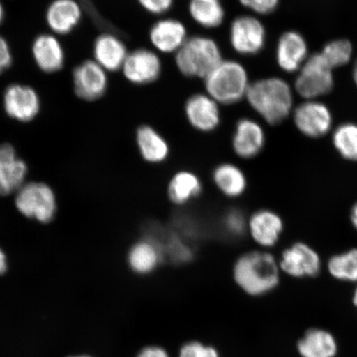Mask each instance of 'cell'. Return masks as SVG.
Listing matches in <instances>:
<instances>
[{
  "label": "cell",
  "mask_w": 357,
  "mask_h": 357,
  "mask_svg": "<svg viewBox=\"0 0 357 357\" xmlns=\"http://www.w3.org/2000/svg\"><path fill=\"white\" fill-rule=\"evenodd\" d=\"M279 263L272 254L251 251L243 254L234 263L233 278L240 289L250 296L269 294L280 283Z\"/></svg>",
  "instance_id": "obj_1"
},
{
  "label": "cell",
  "mask_w": 357,
  "mask_h": 357,
  "mask_svg": "<svg viewBox=\"0 0 357 357\" xmlns=\"http://www.w3.org/2000/svg\"><path fill=\"white\" fill-rule=\"evenodd\" d=\"M248 101L268 123L275 125L284 121L292 107V93L284 80L270 78L250 84Z\"/></svg>",
  "instance_id": "obj_2"
},
{
  "label": "cell",
  "mask_w": 357,
  "mask_h": 357,
  "mask_svg": "<svg viewBox=\"0 0 357 357\" xmlns=\"http://www.w3.org/2000/svg\"><path fill=\"white\" fill-rule=\"evenodd\" d=\"M205 79L208 95L218 105H233L247 96L250 86L247 70L234 61H222Z\"/></svg>",
  "instance_id": "obj_3"
},
{
  "label": "cell",
  "mask_w": 357,
  "mask_h": 357,
  "mask_svg": "<svg viewBox=\"0 0 357 357\" xmlns=\"http://www.w3.org/2000/svg\"><path fill=\"white\" fill-rule=\"evenodd\" d=\"M222 61L217 43L201 36L187 38L176 55L178 69L189 77L206 78Z\"/></svg>",
  "instance_id": "obj_4"
},
{
  "label": "cell",
  "mask_w": 357,
  "mask_h": 357,
  "mask_svg": "<svg viewBox=\"0 0 357 357\" xmlns=\"http://www.w3.org/2000/svg\"><path fill=\"white\" fill-rule=\"evenodd\" d=\"M16 206L26 217L46 223L54 218L56 198L48 185L42 183H29L17 190Z\"/></svg>",
  "instance_id": "obj_5"
},
{
  "label": "cell",
  "mask_w": 357,
  "mask_h": 357,
  "mask_svg": "<svg viewBox=\"0 0 357 357\" xmlns=\"http://www.w3.org/2000/svg\"><path fill=\"white\" fill-rule=\"evenodd\" d=\"M333 86L332 68L321 53L312 55L303 66L296 87L303 98L311 99L331 91Z\"/></svg>",
  "instance_id": "obj_6"
},
{
  "label": "cell",
  "mask_w": 357,
  "mask_h": 357,
  "mask_svg": "<svg viewBox=\"0 0 357 357\" xmlns=\"http://www.w3.org/2000/svg\"><path fill=\"white\" fill-rule=\"evenodd\" d=\"M278 263L280 271L294 278H315L322 268L319 253L310 245L301 242L284 250Z\"/></svg>",
  "instance_id": "obj_7"
},
{
  "label": "cell",
  "mask_w": 357,
  "mask_h": 357,
  "mask_svg": "<svg viewBox=\"0 0 357 357\" xmlns=\"http://www.w3.org/2000/svg\"><path fill=\"white\" fill-rule=\"evenodd\" d=\"M230 41L234 50L242 55H255L266 42L264 26L256 17H236L231 26Z\"/></svg>",
  "instance_id": "obj_8"
},
{
  "label": "cell",
  "mask_w": 357,
  "mask_h": 357,
  "mask_svg": "<svg viewBox=\"0 0 357 357\" xmlns=\"http://www.w3.org/2000/svg\"><path fill=\"white\" fill-rule=\"evenodd\" d=\"M75 92L82 100L93 101L100 99L108 87L106 70L96 61H86L74 70Z\"/></svg>",
  "instance_id": "obj_9"
},
{
  "label": "cell",
  "mask_w": 357,
  "mask_h": 357,
  "mask_svg": "<svg viewBox=\"0 0 357 357\" xmlns=\"http://www.w3.org/2000/svg\"><path fill=\"white\" fill-rule=\"evenodd\" d=\"M284 231V221L271 209H259L248 220V233L263 248L275 247Z\"/></svg>",
  "instance_id": "obj_10"
},
{
  "label": "cell",
  "mask_w": 357,
  "mask_h": 357,
  "mask_svg": "<svg viewBox=\"0 0 357 357\" xmlns=\"http://www.w3.org/2000/svg\"><path fill=\"white\" fill-rule=\"evenodd\" d=\"M3 106L12 119L29 122L39 113L40 99L32 87L15 84L4 93Z\"/></svg>",
  "instance_id": "obj_11"
},
{
  "label": "cell",
  "mask_w": 357,
  "mask_h": 357,
  "mask_svg": "<svg viewBox=\"0 0 357 357\" xmlns=\"http://www.w3.org/2000/svg\"><path fill=\"white\" fill-rule=\"evenodd\" d=\"M124 77L136 84L153 82L162 71V63L155 52L147 49H137L128 53L122 67Z\"/></svg>",
  "instance_id": "obj_12"
},
{
  "label": "cell",
  "mask_w": 357,
  "mask_h": 357,
  "mask_svg": "<svg viewBox=\"0 0 357 357\" xmlns=\"http://www.w3.org/2000/svg\"><path fill=\"white\" fill-rule=\"evenodd\" d=\"M294 123L303 135L319 138L327 134L332 126V116L327 107L318 102H307L294 113Z\"/></svg>",
  "instance_id": "obj_13"
},
{
  "label": "cell",
  "mask_w": 357,
  "mask_h": 357,
  "mask_svg": "<svg viewBox=\"0 0 357 357\" xmlns=\"http://www.w3.org/2000/svg\"><path fill=\"white\" fill-rule=\"evenodd\" d=\"M185 114L191 126L200 132H212L220 123V110L218 102L204 93H197L187 100Z\"/></svg>",
  "instance_id": "obj_14"
},
{
  "label": "cell",
  "mask_w": 357,
  "mask_h": 357,
  "mask_svg": "<svg viewBox=\"0 0 357 357\" xmlns=\"http://www.w3.org/2000/svg\"><path fill=\"white\" fill-rule=\"evenodd\" d=\"M265 141V132L261 125L252 119H243L236 124L231 144L239 158L249 160L261 153Z\"/></svg>",
  "instance_id": "obj_15"
},
{
  "label": "cell",
  "mask_w": 357,
  "mask_h": 357,
  "mask_svg": "<svg viewBox=\"0 0 357 357\" xmlns=\"http://www.w3.org/2000/svg\"><path fill=\"white\" fill-rule=\"evenodd\" d=\"M26 164L17 158L11 145H0V195L19 190L26 176Z\"/></svg>",
  "instance_id": "obj_16"
},
{
  "label": "cell",
  "mask_w": 357,
  "mask_h": 357,
  "mask_svg": "<svg viewBox=\"0 0 357 357\" xmlns=\"http://www.w3.org/2000/svg\"><path fill=\"white\" fill-rule=\"evenodd\" d=\"M164 257L162 248L153 239L138 241L132 245L128 253V264L137 275L153 273L162 262Z\"/></svg>",
  "instance_id": "obj_17"
},
{
  "label": "cell",
  "mask_w": 357,
  "mask_h": 357,
  "mask_svg": "<svg viewBox=\"0 0 357 357\" xmlns=\"http://www.w3.org/2000/svg\"><path fill=\"white\" fill-rule=\"evenodd\" d=\"M150 40L156 50L163 53L177 52L187 40V31L180 21L160 20L150 31Z\"/></svg>",
  "instance_id": "obj_18"
},
{
  "label": "cell",
  "mask_w": 357,
  "mask_h": 357,
  "mask_svg": "<svg viewBox=\"0 0 357 357\" xmlns=\"http://www.w3.org/2000/svg\"><path fill=\"white\" fill-rule=\"evenodd\" d=\"M82 11L75 0H54L47 11V22L52 32L68 34L82 20Z\"/></svg>",
  "instance_id": "obj_19"
},
{
  "label": "cell",
  "mask_w": 357,
  "mask_h": 357,
  "mask_svg": "<svg viewBox=\"0 0 357 357\" xmlns=\"http://www.w3.org/2000/svg\"><path fill=\"white\" fill-rule=\"evenodd\" d=\"M36 64L46 73H56L63 67L65 54L61 44L54 36L40 35L33 45Z\"/></svg>",
  "instance_id": "obj_20"
},
{
  "label": "cell",
  "mask_w": 357,
  "mask_h": 357,
  "mask_svg": "<svg viewBox=\"0 0 357 357\" xmlns=\"http://www.w3.org/2000/svg\"><path fill=\"white\" fill-rule=\"evenodd\" d=\"M212 178L225 197L238 199L245 194L248 188V178L239 167L234 163L225 162L213 169Z\"/></svg>",
  "instance_id": "obj_21"
},
{
  "label": "cell",
  "mask_w": 357,
  "mask_h": 357,
  "mask_svg": "<svg viewBox=\"0 0 357 357\" xmlns=\"http://www.w3.org/2000/svg\"><path fill=\"white\" fill-rule=\"evenodd\" d=\"M128 53L121 40L112 34H102L96 39L93 47L96 61L109 71L122 69Z\"/></svg>",
  "instance_id": "obj_22"
},
{
  "label": "cell",
  "mask_w": 357,
  "mask_h": 357,
  "mask_svg": "<svg viewBox=\"0 0 357 357\" xmlns=\"http://www.w3.org/2000/svg\"><path fill=\"white\" fill-rule=\"evenodd\" d=\"M136 142L142 158L150 164L166 162L169 155L167 142L153 128L144 125L137 129Z\"/></svg>",
  "instance_id": "obj_23"
},
{
  "label": "cell",
  "mask_w": 357,
  "mask_h": 357,
  "mask_svg": "<svg viewBox=\"0 0 357 357\" xmlns=\"http://www.w3.org/2000/svg\"><path fill=\"white\" fill-rule=\"evenodd\" d=\"M298 354L302 357H335L337 342L331 333L321 328H311L298 342Z\"/></svg>",
  "instance_id": "obj_24"
},
{
  "label": "cell",
  "mask_w": 357,
  "mask_h": 357,
  "mask_svg": "<svg viewBox=\"0 0 357 357\" xmlns=\"http://www.w3.org/2000/svg\"><path fill=\"white\" fill-rule=\"evenodd\" d=\"M307 52L305 38L296 32H288L280 38L278 46L279 66L287 73H293L301 66L305 59Z\"/></svg>",
  "instance_id": "obj_25"
},
{
  "label": "cell",
  "mask_w": 357,
  "mask_h": 357,
  "mask_svg": "<svg viewBox=\"0 0 357 357\" xmlns=\"http://www.w3.org/2000/svg\"><path fill=\"white\" fill-rule=\"evenodd\" d=\"M203 191V184L195 173L181 171L174 175L169 181L167 195L176 205H185L197 199Z\"/></svg>",
  "instance_id": "obj_26"
},
{
  "label": "cell",
  "mask_w": 357,
  "mask_h": 357,
  "mask_svg": "<svg viewBox=\"0 0 357 357\" xmlns=\"http://www.w3.org/2000/svg\"><path fill=\"white\" fill-rule=\"evenodd\" d=\"M189 10L193 20L204 28H217L225 19L221 0H190Z\"/></svg>",
  "instance_id": "obj_27"
},
{
  "label": "cell",
  "mask_w": 357,
  "mask_h": 357,
  "mask_svg": "<svg viewBox=\"0 0 357 357\" xmlns=\"http://www.w3.org/2000/svg\"><path fill=\"white\" fill-rule=\"evenodd\" d=\"M327 267L333 278L344 282H357V248L330 257Z\"/></svg>",
  "instance_id": "obj_28"
},
{
  "label": "cell",
  "mask_w": 357,
  "mask_h": 357,
  "mask_svg": "<svg viewBox=\"0 0 357 357\" xmlns=\"http://www.w3.org/2000/svg\"><path fill=\"white\" fill-rule=\"evenodd\" d=\"M333 142L343 159L357 162V125H340L333 133Z\"/></svg>",
  "instance_id": "obj_29"
},
{
  "label": "cell",
  "mask_w": 357,
  "mask_h": 357,
  "mask_svg": "<svg viewBox=\"0 0 357 357\" xmlns=\"http://www.w3.org/2000/svg\"><path fill=\"white\" fill-rule=\"evenodd\" d=\"M352 47L347 40H337L326 45L321 53L330 67L342 66L349 61L351 56Z\"/></svg>",
  "instance_id": "obj_30"
},
{
  "label": "cell",
  "mask_w": 357,
  "mask_h": 357,
  "mask_svg": "<svg viewBox=\"0 0 357 357\" xmlns=\"http://www.w3.org/2000/svg\"><path fill=\"white\" fill-rule=\"evenodd\" d=\"M248 220L243 211L239 209H231L223 218L225 230L234 238H241L248 233Z\"/></svg>",
  "instance_id": "obj_31"
},
{
  "label": "cell",
  "mask_w": 357,
  "mask_h": 357,
  "mask_svg": "<svg viewBox=\"0 0 357 357\" xmlns=\"http://www.w3.org/2000/svg\"><path fill=\"white\" fill-rule=\"evenodd\" d=\"M178 357H220V355L213 346L199 341H190L181 346Z\"/></svg>",
  "instance_id": "obj_32"
},
{
  "label": "cell",
  "mask_w": 357,
  "mask_h": 357,
  "mask_svg": "<svg viewBox=\"0 0 357 357\" xmlns=\"http://www.w3.org/2000/svg\"><path fill=\"white\" fill-rule=\"evenodd\" d=\"M239 2L244 7L260 15H268L278 8L279 0H239Z\"/></svg>",
  "instance_id": "obj_33"
},
{
  "label": "cell",
  "mask_w": 357,
  "mask_h": 357,
  "mask_svg": "<svg viewBox=\"0 0 357 357\" xmlns=\"http://www.w3.org/2000/svg\"><path fill=\"white\" fill-rule=\"evenodd\" d=\"M140 6L153 15H162L172 8L174 0H137Z\"/></svg>",
  "instance_id": "obj_34"
},
{
  "label": "cell",
  "mask_w": 357,
  "mask_h": 357,
  "mask_svg": "<svg viewBox=\"0 0 357 357\" xmlns=\"http://www.w3.org/2000/svg\"><path fill=\"white\" fill-rule=\"evenodd\" d=\"M12 64V53L6 40L0 36V74Z\"/></svg>",
  "instance_id": "obj_35"
},
{
  "label": "cell",
  "mask_w": 357,
  "mask_h": 357,
  "mask_svg": "<svg viewBox=\"0 0 357 357\" xmlns=\"http://www.w3.org/2000/svg\"><path fill=\"white\" fill-rule=\"evenodd\" d=\"M136 357H169L168 352L162 347L149 345L142 348Z\"/></svg>",
  "instance_id": "obj_36"
},
{
  "label": "cell",
  "mask_w": 357,
  "mask_h": 357,
  "mask_svg": "<svg viewBox=\"0 0 357 357\" xmlns=\"http://www.w3.org/2000/svg\"><path fill=\"white\" fill-rule=\"evenodd\" d=\"M350 220L352 226H354V229L357 231V203L351 208Z\"/></svg>",
  "instance_id": "obj_37"
},
{
  "label": "cell",
  "mask_w": 357,
  "mask_h": 357,
  "mask_svg": "<svg viewBox=\"0 0 357 357\" xmlns=\"http://www.w3.org/2000/svg\"><path fill=\"white\" fill-rule=\"evenodd\" d=\"M7 270V261L6 257L4 255V253L2 252V250L0 249V275H2Z\"/></svg>",
  "instance_id": "obj_38"
},
{
  "label": "cell",
  "mask_w": 357,
  "mask_h": 357,
  "mask_svg": "<svg viewBox=\"0 0 357 357\" xmlns=\"http://www.w3.org/2000/svg\"><path fill=\"white\" fill-rule=\"evenodd\" d=\"M4 16L3 7L1 2H0V24H1Z\"/></svg>",
  "instance_id": "obj_39"
},
{
  "label": "cell",
  "mask_w": 357,
  "mask_h": 357,
  "mask_svg": "<svg viewBox=\"0 0 357 357\" xmlns=\"http://www.w3.org/2000/svg\"><path fill=\"white\" fill-rule=\"evenodd\" d=\"M352 301H354V305L357 309V287L355 289L354 297H352Z\"/></svg>",
  "instance_id": "obj_40"
},
{
  "label": "cell",
  "mask_w": 357,
  "mask_h": 357,
  "mask_svg": "<svg viewBox=\"0 0 357 357\" xmlns=\"http://www.w3.org/2000/svg\"><path fill=\"white\" fill-rule=\"evenodd\" d=\"M354 77L355 82H356V83L357 84V61H356V63L355 65Z\"/></svg>",
  "instance_id": "obj_41"
},
{
  "label": "cell",
  "mask_w": 357,
  "mask_h": 357,
  "mask_svg": "<svg viewBox=\"0 0 357 357\" xmlns=\"http://www.w3.org/2000/svg\"><path fill=\"white\" fill-rule=\"evenodd\" d=\"M68 357H93V356H89V355H77V356H68Z\"/></svg>",
  "instance_id": "obj_42"
}]
</instances>
